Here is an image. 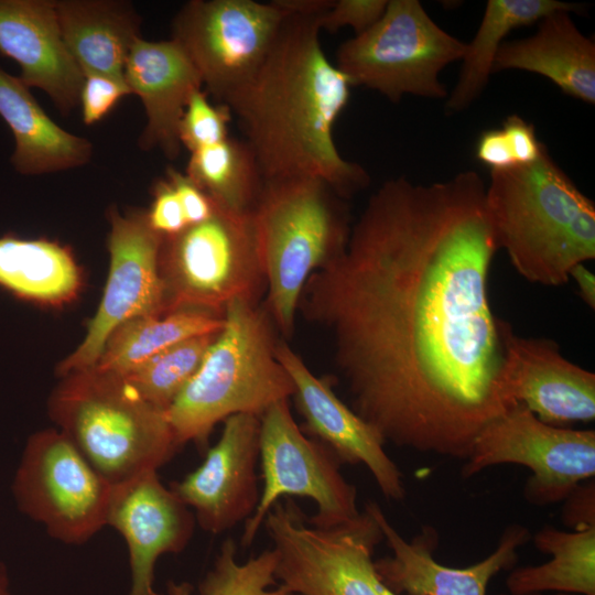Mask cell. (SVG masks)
I'll use <instances>...</instances> for the list:
<instances>
[{
	"instance_id": "e575fe53",
	"label": "cell",
	"mask_w": 595,
	"mask_h": 595,
	"mask_svg": "<svg viewBox=\"0 0 595 595\" xmlns=\"http://www.w3.org/2000/svg\"><path fill=\"white\" fill-rule=\"evenodd\" d=\"M147 215L150 226L164 237L187 227L178 197L166 177L155 184L154 199Z\"/></svg>"
},
{
	"instance_id": "2e32d148",
	"label": "cell",
	"mask_w": 595,
	"mask_h": 595,
	"mask_svg": "<svg viewBox=\"0 0 595 595\" xmlns=\"http://www.w3.org/2000/svg\"><path fill=\"white\" fill-rule=\"evenodd\" d=\"M500 385L509 407L522 404L554 426L595 419V375L564 358L555 342L523 337L501 321Z\"/></svg>"
},
{
	"instance_id": "7c38bea8",
	"label": "cell",
	"mask_w": 595,
	"mask_h": 595,
	"mask_svg": "<svg viewBox=\"0 0 595 595\" xmlns=\"http://www.w3.org/2000/svg\"><path fill=\"white\" fill-rule=\"evenodd\" d=\"M500 464L530 469L523 489L529 504L564 501L580 484L595 476V431L547 424L522 404L512 405L476 436L462 476L469 478Z\"/></svg>"
},
{
	"instance_id": "3957f363",
	"label": "cell",
	"mask_w": 595,
	"mask_h": 595,
	"mask_svg": "<svg viewBox=\"0 0 595 595\" xmlns=\"http://www.w3.org/2000/svg\"><path fill=\"white\" fill-rule=\"evenodd\" d=\"M498 249L527 281L558 286L595 258V206L551 158L491 170L485 191Z\"/></svg>"
},
{
	"instance_id": "ba28073f",
	"label": "cell",
	"mask_w": 595,
	"mask_h": 595,
	"mask_svg": "<svg viewBox=\"0 0 595 595\" xmlns=\"http://www.w3.org/2000/svg\"><path fill=\"white\" fill-rule=\"evenodd\" d=\"M262 526L277 554V581L289 591L298 595H398L375 567V549L383 536L366 508L345 523L320 528L286 499L273 505Z\"/></svg>"
},
{
	"instance_id": "60d3db41",
	"label": "cell",
	"mask_w": 595,
	"mask_h": 595,
	"mask_svg": "<svg viewBox=\"0 0 595 595\" xmlns=\"http://www.w3.org/2000/svg\"><path fill=\"white\" fill-rule=\"evenodd\" d=\"M569 278L573 279L577 285L578 293L583 301L592 309L595 307V277L584 264H576L570 272Z\"/></svg>"
},
{
	"instance_id": "ee69618b",
	"label": "cell",
	"mask_w": 595,
	"mask_h": 595,
	"mask_svg": "<svg viewBox=\"0 0 595 595\" xmlns=\"http://www.w3.org/2000/svg\"><path fill=\"white\" fill-rule=\"evenodd\" d=\"M536 595H542V594H536Z\"/></svg>"
},
{
	"instance_id": "ac0fdd59",
	"label": "cell",
	"mask_w": 595,
	"mask_h": 595,
	"mask_svg": "<svg viewBox=\"0 0 595 595\" xmlns=\"http://www.w3.org/2000/svg\"><path fill=\"white\" fill-rule=\"evenodd\" d=\"M275 355L293 382L302 431L328 447L342 464L364 465L385 498L401 501L403 475L376 430L342 401L331 379L315 376L285 342L279 340Z\"/></svg>"
},
{
	"instance_id": "8fae6325",
	"label": "cell",
	"mask_w": 595,
	"mask_h": 595,
	"mask_svg": "<svg viewBox=\"0 0 595 595\" xmlns=\"http://www.w3.org/2000/svg\"><path fill=\"white\" fill-rule=\"evenodd\" d=\"M111 493L58 429L28 439L12 482L19 510L67 544H83L107 526Z\"/></svg>"
},
{
	"instance_id": "4dcf8cb0",
	"label": "cell",
	"mask_w": 595,
	"mask_h": 595,
	"mask_svg": "<svg viewBox=\"0 0 595 595\" xmlns=\"http://www.w3.org/2000/svg\"><path fill=\"white\" fill-rule=\"evenodd\" d=\"M277 554L268 549L246 562L237 558V544L226 539L217 553L212 569L198 586L199 595H298L283 585H277ZM167 595H192L187 582L169 581Z\"/></svg>"
},
{
	"instance_id": "9c48e42d",
	"label": "cell",
	"mask_w": 595,
	"mask_h": 595,
	"mask_svg": "<svg viewBox=\"0 0 595 595\" xmlns=\"http://www.w3.org/2000/svg\"><path fill=\"white\" fill-rule=\"evenodd\" d=\"M465 48L418 0H388L374 25L339 45L335 65L353 86L374 89L392 102L404 95L443 98L447 93L439 75L462 60Z\"/></svg>"
},
{
	"instance_id": "603a6c76",
	"label": "cell",
	"mask_w": 595,
	"mask_h": 595,
	"mask_svg": "<svg viewBox=\"0 0 595 595\" xmlns=\"http://www.w3.org/2000/svg\"><path fill=\"white\" fill-rule=\"evenodd\" d=\"M63 41L84 76L125 80V67L140 37V18L128 2L54 1Z\"/></svg>"
},
{
	"instance_id": "ab89813d",
	"label": "cell",
	"mask_w": 595,
	"mask_h": 595,
	"mask_svg": "<svg viewBox=\"0 0 595 595\" xmlns=\"http://www.w3.org/2000/svg\"><path fill=\"white\" fill-rule=\"evenodd\" d=\"M273 3L289 15L320 17L334 3V0H273Z\"/></svg>"
},
{
	"instance_id": "74e56055",
	"label": "cell",
	"mask_w": 595,
	"mask_h": 595,
	"mask_svg": "<svg viewBox=\"0 0 595 595\" xmlns=\"http://www.w3.org/2000/svg\"><path fill=\"white\" fill-rule=\"evenodd\" d=\"M562 520L572 529L595 527L594 480L580 484L565 499Z\"/></svg>"
},
{
	"instance_id": "83f0119b",
	"label": "cell",
	"mask_w": 595,
	"mask_h": 595,
	"mask_svg": "<svg viewBox=\"0 0 595 595\" xmlns=\"http://www.w3.org/2000/svg\"><path fill=\"white\" fill-rule=\"evenodd\" d=\"M223 325V316L199 310H177L163 315L137 317L111 333L91 367L121 375L184 339L217 333Z\"/></svg>"
},
{
	"instance_id": "9a60e30c",
	"label": "cell",
	"mask_w": 595,
	"mask_h": 595,
	"mask_svg": "<svg viewBox=\"0 0 595 595\" xmlns=\"http://www.w3.org/2000/svg\"><path fill=\"white\" fill-rule=\"evenodd\" d=\"M259 452L260 416L231 415L202 464L169 487L204 531L223 533L246 522L258 506Z\"/></svg>"
},
{
	"instance_id": "d590c367",
	"label": "cell",
	"mask_w": 595,
	"mask_h": 595,
	"mask_svg": "<svg viewBox=\"0 0 595 595\" xmlns=\"http://www.w3.org/2000/svg\"><path fill=\"white\" fill-rule=\"evenodd\" d=\"M166 178L178 197L187 226L202 223L213 215L214 203L185 173L169 167Z\"/></svg>"
},
{
	"instance_id": "d4e9b609",
	"label": "cell",
	"mask_w": 595,
	"mask_h": 595,
	"mask_svg": "<svg viewBox=\"0 0 595 595\" xmlns=\"http://www.w3.org/2000/svg\"><path fill=\"white\" fill-rule=\"evenodd\" d=\"M532 540L551 559L511 570L506 580L509 595H595V527L565 531L547 524Z\"/></svg>"
},
{
	"instance_id": "d6986e66",
	"label": "cell",
	"mask_w": 595,
	"mask_h": 595,
	"mask_svg": "<svg viewBox=\"0 0 595 595\" xmlns=\"http://www.w3.org/2000/svg\"><path fill=\"white\" fill-rule=\"evenodd\" d=\"M195 522L193 511L161 483L158 470L112 486L107 526L122 536L129 551V595H161L153 587L156 561L183 551Z\"/></svg>"
},
{
	"instance_id": "8d00e7d4",
	"label": "cell",
	"mask_w": 595,
	"mask_h": 595,
	"mask_svg": "<svg viewBox=\"0 0 595 595\" xmlns=\"http://www.w3.org/2000/svg\"><path fill=\"white\" fill-rule=\"evenodd\" d=\"M501 130L517 164H528L538 159L543 143L538 140L532 125L520 116L511 115L505 120Z\"/></svg>"
},
{
	"instance_id": "7a4b0ae2",
	"label": "cell",
	"mask_w": 595,
	"mask_h": 595,
	"mask_svg": "<svg viewBox=\"0 0 595 595\" xmlns=\"http://www.w3.org/2000/svg\"><path fill=\"white\" fill-rule=\"evenodd\" d=\"M317 17L289 15L258 71L220 104L236 117L264 178L312 176L342 197L370 176L334 140L348 104L349 78L326 56Z\"/></svg>"
},
{
	"instance_id": "d6a6232c",
	"label": "cell",
	"mask_w": 595,
	"mask_h": 595,
	"mask_svg": "<svg viewBox=\"0 0 595 595\" xmlns=\"http://www.w3.org/2000/svg\"><path fill=\"white\" fill-rule=\"evenodd\" d=\"M388 0H334L333 6L317 17L320 30L331 33L350 26L355 35L374 25L383 14Z\"/></svg>"
},
{
	"instance_id": "4fadbf2b",
	"label": "cell",
	"mask_w": 595,
	"mask_h": 595,
	"mask_svg": "<svg viewBox=\"0 0 595 595\" xmlns=\"http://www.w3.org/2000/svg\"><path fill=\"white\" fill-rule=\"evenodd\" d=\"M286 17L273 1L191 0L173 20L172 40L220 104L258 71Z\"/></svg>"
},
{
	"instance_id": "484cf974",
	"label": "cell",
	"mask_w": 595,
	"mask_h": 595,
	"mask_svg": "<svg viewBox=\"0 0 595 595\" xmlns=\"http://www.w3.org/2000/svg\"><path fill=\"white\" fill-rule=\"evenodd\" d=\"M80 285L78 267L63 246L45 239L0 237V288L44 304L64 303Z\"/></svg>"
},
{
	"instance_id": "6da1fadb",
	"label": "cell",
	"mask_w": 595,
	"mask_h": 595,
	"mask_svg": "<svg viewBox=\"0 0 595 595\" xmlns=\"http://www.w3.org/2000/svg\"><path fill=\"white\" fill-rule=\"evenodd\" d=\"M485 191L475 171L386 181L300 296L298 312L332 336L349 407L385 444L465 461L510 408Z\"/></svg>"
},
{
	"instance_id": "ffe728a7",
	"label": "cell",
	"mask_w": 595,
	"mask_h": 595,
	"mask_svg": "<svg viewBox=\"0 0 595 595\" xmlns=\"http://www.w3.org/2000/svg\"><path fill=\"white\" fill-rule=\"evenodd\" d=\"M0 53L15 61L19 78L45 91L63 115L79 104L85 76L65 46L54 1L0 0Z\"/></svg>"
},
{
	"instance_id": "52a82bcc",
	"label": "cell",
	"mask_w": 595,
	"mask_h": 595,
	"mask_svg": "<svg viewBox=\"0 0 595 595\" xmlns=\"http://www.w3.org/2000/svg\"><path fill=\"white\" fill-rule=\"evenodd\" d=\"M160 273L165 314L199 310L224 316L236 300L260 303L267 290L250 214L215 206L213 215L163 236Z\"/></svg>"
},
{
	"instance_id": "b9f144b4",
	"label": "cell",
	"mask_w": 595,
	"mask_h": 595,
	"mask_svg": "<svg viewBox=\"0 0 595 595\" xmlns=\"http://www.w3.org/2000/svg\"><path fill=\"white\" fill-rule=\"evenodd\" d=\"M0 595H12L6 565L0 562Z\"/></svg>"
},
{
	"instance_id": "44dd1931",
	"label": "cell",
	"mask_w": 595,
	"mask_h": 595,
	"mask_svg": "<svg viewBox=\"0 0 595 595\" xmlns=\"http://www.w3.org/2000/svg\"><path fill=\"white\" fill-rule=\"evenodd\" d=\"M131 93L142 100L147 125L139 139L143 150L158 148L173 160L181 151L178 127L192 95L202 89V78L184 50L174 40L133 43L125 67Z\"/></svg>"
},
{
	"instance_id": "f546056e",
	"label": "cell",
	"mask_w": 595,
	"mask_h": 595,
	"mask_svg": "<svg viewBox=\"0 0 595 595\" xmlns=\"http://www.w3.org/2000/svg\"><path fill=\"white\" fill-rule=\"evenodd\" d=\"M218 333L184 339L119 376L147 402L165 412L196 374Z\"/></svg>"
},
{
	"instance_id": "f1b7e54d",
	"label": "cell",
	"mask_w": 595,
	"mask_h": 595,
	"mask_svg": "<svg viewBox=\"0 0 595 595\" xmlns=\"http://www.w3.org/2000/svg\"><path fill=\"white\" fill-rule=\"evenodd\" d=\"M185 174L220 209L250 214L264 177L248 144L228 137L191 152Z\"/></svg>"
},
{
	"instance_id": "1f68e13d",
	"label": "cell",
	"mask_w": 595,
	"mask_h": 595,
	"mask_svg": "<svg viewBox=\"0 0 595 595\" xmlns=\"http://www.w3.org/2000/svg\"><path fill=\"white\" fill-rule=\"evenodd\" d=\"M232 115L226 105L212 104L201 90L190 98L178 127L182 147L190 152L219 143L229 137Z\"/></svg>"
},
{
	"instance_id": "7bdbcfd3",
	"label": "cell",
	"mask_w": 595,
	"mask_h": 595,
	"mask_svg": "<svg viewBox=\"0 0 595 595\" xmlns=\"http://www.w3.org/2000/svg\"><path fill=\"white\" fill-rule=\"evenodd\" d=\"M554 595H573V594H562V593H556Z\"/></svg>"
},
{
	"instance_id": "f35d334b",
	"label": "cell",
	"mask_w": 595,
	"mask_h": 595,
	"mask_svg": "<svg viewBox=\"0 0 595 595\" xmlns=\"http://www.w3.org/2000/svg\"><path fill=\"white\" fill-rule=\"evenodd\" d=\"M476 156L491 170L508 169L517 165L507 138L501 129H489L479 136Z\"/></svg>"
},
{
	"instance_id": "7402d4cb",
	"label": "cell",
	"mask_w": 595,
	"mask_h": 595,
	"mask_svg": "<svg viewBox=\"0 0 595 595\" xmlns=\"http://www.w3.org/2000/svg\"><path fill=\"white\" fill-rule=\"evenodd\" d=\"M527 39L502 42L494 72L521 69L540 74L582 101L595 102V44L583 35L569 11H555L539 21Z\"/></svg>"
},
{
	"instance_id": "5bb4252c",
	"label": "cell",
	"mask_w": 595,
	"mask_h": 595,
	"mask_svg": "<svg viewBox=\"0 0 595 595\" xmlns=\"http://www.w3.org/2000/svg\"><path fill=\"white\" fill-rule=\"evenodd\" d=\"M110 223V269L104 296L83 342L58 365L61 377L94 366L108 337L125 322L165 314L160 273L163 236L140 210L121 215L112 209Z\"/></svg>"
},
{
	"instance_id": "836d02e7",
	"label": "cell",
	"mask_w": 595,
	"mask_h": 595,
	"mask_svg": "<svg viewBox=\"0 0 595 595\" xmlns=\"http://www.w3.org/2000/svg\"><path fill=\"white\" fill-rule=\"evenodd\" d=\"M129 94L131 90L125 80L97 74L85 76L79 99L83 121L88 126L100 121Z\"/></svg>"
},
{
	"instance_id": "30bf717a",
	"label": "cell",
	"mask_w": 595,
	"mask_h": 595,
	"mask_svg": "<svg viewBox=\"0 0 595 595\" xmlns=\"http://www.w3.org/2000/svg\"><path fill=\"white\" fill-rule=\"evenodd\" d=\"M262 488L258 506L245 522L241 545L250 547L269 510L284 496L312 499L316 513L307 522L331 528L359 516L356 487L339 468L342 463L320 441L296 424L289 400L272 404L260 416Z\"/></svg>"
},
{
	"instance_id": "5b68a950",
	"label": "cell",
	"mask_w": 595,
	"mask_h": 595,
	"mask_svg": "<svg viewBox=\"0 0 595 595\" xmlns=\"http://www.w3.org/2000/svg\"><path fill=\"white\" fill-rule=\"evenodd\" d=\"M325 181L312 176L264 178L251 212L267 290V307L278 332L294 331L304 285L345 248L347 207Z\"/></svg>"
},
{
	"instance_id": "cb8c5ba5",
	"label": "cell",
	"mask_w": 595,
	"mask_h": 595,
	"mask_svg": "<svg viewBox=\"0 0 595 595\" xmlns=\"http://www.w3.org/2000/svg\"><path fill=\"white\" fill-rule=\"evenodd\" d=\"M0 116L11 129V158L22 174H42L86 164L93 144L57 126L37 104L29 87L0 68Z\"/></svg>"
},
{
	"instance_id": "e0dca14e",
	"label": "cell",
	"mask_w": 595,
	"mask_h": 595,
	"mask_svg": "<svg viewBox=\"0 0 595 595\" xmlns=\"http://www.w3.org/2000/svg\"><path fill=\"white\" fill-rule=\"evenodd\" d=\"M365 508L377 521L391 555L375 561V567L396 594L401 595H486L491 578L513 567L518 549L531 534L527 527H507L496 549L485 559L466 567H452L437 562L434 551L439 534L432 527H423L410 541L390 523L381 507L367 501Z\"/></svg>"
},
{
	"instance_id": "4316f807",
	"label": "cell",
	"mask_w": 595,
	"mask_h": 595,
	"mask_svg": "<svg viewBox=\"0 0 595 595\" xmlns=\"http://www.w3.org/2000/svg\"><path fill=\"white\" fill-rule=\"evenodd\" d=\"M561 10L581 11L582 7L558 0H489L474 39L466 44L462 71L447 99L446 110L450 113L462 111L479 96L494 72L502 40L511 30Z\"/></svg>"
},
{
	"instance_id": "277c9868",
	"label": "cell",
	"mask_w": 595,
	"mask_h": 595,
	"mask_svg": "<svg viewBox=\"0 0 595 595\" xmlns=\"http://www.w3.org/2000/svg\"><path fill=\"white\" fill-rule=\"evenodd\" d=\"M223 317L198 370L165 411L178 447L193 442L202 448L218 422L240 413L261 416L294 393L264 304L236 300Z\"/></svg>"
},
{
	"instance_id": "8992f818",
	"label": "cell",
	"mask_w": 595,
	"mask_h": 595,
	"mask_svg": "<svg viewBox=\"0 0 595 595\" xmlns=\"http://www.w3.org/2000/svg\"><path fill=\"white\" fill-rule=\"evenodd\" d=\"M47 409L56 429L112 486L158 470L180 448L165 412L117 374L89 367L63 376Z\"/></svg>"
}]
</instances>
